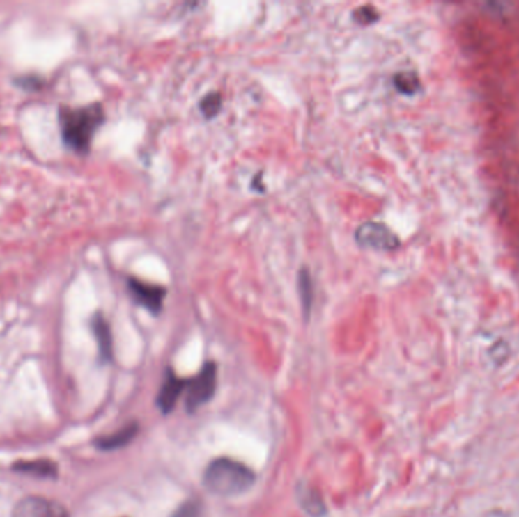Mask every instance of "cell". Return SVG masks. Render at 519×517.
<instances>
[{
    "instance_id": "52a82bcc",
    "label": "cell",
    "mask_w": 519,
    "mask_h": 517,
    "mask_svg": "<svg viewBox=\"0 0 519 517\" xmlns=\"http://www.w3.org/2000/svg\"><path fill=\"white\" fill-rule=\"evenodd\" d=\"M187 387V379H180L172 370L166 372L163 384L157 396V406L163 414H169L175 408L180 396Z\"/></svg>"
},
{
    "instance_id": "3957f363",
    "label": "cell",
    "mask_w": 519,
    "mask_h": 517,
    "mask_svg": "<svg viewBox=\"0 0 519 517\" xmlns=\"http://www.w3.org/2000/svg\"><path fill=\"white\" fill-rule=\"evenodd\" d=\"M217 384V370L215 363H207L193 379H187L185 408L189 413L196 411L210 402L215 396Z\"/></svg>"
},
{
    "instance_id": "9a60e30c",
    "label": "cell",
    "mask_w": 519,
    "mask_h": 517,
    "mask_svg": "<svg viewBox=\"0 0 519 517\" xmlns=\"http://www.w3.org/2000/svg\"><path fill=\"white\" fill-rule=\"evenodd\" d=\"M353 19L359 24H362V26H368V24L375 23L380 19V14L372 5H364L354 10Z\"/></svg>"
},
{
    "instance_id": "ac0fdd59",
    "label": "cell",
    "mask_w": 519,
    "mask_h": 517,
    "mask_svg": "<svg viewBox=\"0 0 519 517\" xmlns=\"http://www.w3.org/2000/svg\"><path fill=\"white\" fill-rule=\"evenodd\" d=\"M509 357V347L504 343L493 344L490 349V358L495 364H503Z\"/></svg>"
},
{
    "instance_id": "ba28073f",
    "label": "cell",
    "mask_w": 519,
    "mask_h": 517,
    "mask_svg": "<svg viewBox=\"0 0 519 517\" xmlns=\"http://www.w3.org/2000/svg\"><path fill=\"white\" fill-rule=\"evenodd\" d=\"M91 329L93 334L96 337L98 349H99V357L104 363H109L113 360V335H111V328L104 315L96 312L91 319Z\"/></svg>"
},
{
    "instance_id": "e0dca14e",
    "label": "cell",
    "mask_w": 519,
    "mask_h": 517,
    "mask_svg": "<svg viewBox=\"0 0 519 517\" xmlns=\"http://www.w3.org/2000/svg\"><path fill=\"white\" fill-rule=\"evenodd\" d=\"M14 82L17 87H20L26 91H38L45 87V81H42L40 76H33V74L20 76V78H17Z\"/></svg>"
},
{
    "instance_id": "5bb4252c",
    "label": "cell",
    "mask_w": 519,
    "mask_h": 517,
    "mask_svg": "<svg viewBox=\"0 0 519 517\" xmlns=\"http://www.w3.org/2000/svg\"><path fill=\"white\" fill-rule=\"evenodd\" d=\"M199 109L207 118L216 117L220 113V109H222V97H220V95L216 91L208 93V95L201 100Z\"/></svg>"
},
{
    "instance_id": "8992f818",
    "label": "cell",
    "mask_w": 519,
    "mask_h": 517,
    "mask_svg": "<svg viewBox=\"0 0 519 517\" xmlns=\"http://www.w3.org/2000/svg\"><path fill=\"white\" fill-rule=\"evenodd\" d=\"M11 517H70L59 502L41 496H28L17 502Z\"/></svg>"
},
{
    "instance_id": "7c38bea8",
    "label": "cell",
    "mask_w": 519,
    "mask_h": 517,
    "mask_svg": "<svg viewBox=\"0 0 519 517\" xmlns=\"http://www.w3.org/2000/svg\"><path fill=\"white\" fill-rule=\"evenodd\" d=\"M297 290H300L304 315L305 317H310V310L313 303V283L307 269L300 270V275H297Z\"/></svg>"
},
{
    "instance_id": "8fae6325",
    "label": "cell",
    "mask_w": 519,
    "mask_h": 517,
    "mask_svg": "<svg viewBox=\"0 0 519 517\" xmlns=\"http://www.w3.org/2000/svg\"><path fill=\"white\" fill-rule=\"evenodd\" d=\"M297 501L304 508V511L311 517H323L327 513L325 504H323L320 495L316 490L310 487H297Z\"/></svg>"
},
{
    "instance_id": "5b68a950",
    "label": "cell",
    "mask_w": 519,
    "mask_h": 517,
    "mask_svg": "<svg viewBox=\"0 0 519 517\" xmlns=\"http://www.w3.org/2000/svg\"><path fill=\"white\" fill-rule=\"evenodd\" d=\"M127 290H130L134 302L150 311L152 315L158 316L161 310H163V302L167 293L164 287L130 278L127 279Z\"/></svg>"
},
{
    "instance_id": "30bf717a",
    "label": "cell",
    "mask_w": 519,
    "mask_h": 517,
    "mask_svg": "<svg viewBox=\"0 0 519 517\" xmlns=\"http://www.w3.org/2000/svg\"><path fill=\"white\" fill-rule=\"evenodd\" d=\"M13 470L31 475L37 478H56L58 468L56 464L49 460H32V461H19L13 466Z\"/></svg>"
},
{
    "instance_id": "4fadbf2b",
    "label": "cell",
    "mask_w": 519,
    "mask_h": 517,
    "mask_svg": "<svg viewBox=\"0 0 519 517\" xmlns=\"http://www.w3.org/2000/svg\"><path fill=\"white\" fill-rule=\"evenodd\" d=\"M394 86L401 95L413 96L421 88V81L415 72H399L394 76Z\"/></svg>"
},
{
    "instance_id": "2e32d148",
    "label": "cell",
    "mask_w": 519,
    "mask_h": 517,
    "mask_svg": "<svg viewBox=\"0 0 519 517\" xmlns=\"http://www.w3.org/2000/svg\"><path fill=\"white\" fill-rule=\"evenodd\" d=\"M202 505L198 501H187L181 507H178L172 517H201Z\"/></svg>"
},
{
    "instance_id": "7a4b0ae2",
    "label": "cell",
    "mask_w": 519,
    "mask_h": 517,
    "mask_svg": "<svg viewBox=\"0 0 519 517\" xmlns=\"http://www.w3.org/2000/svg\"><path fill=\"white\" fill-rule=\"evenodd\" d=\"M203 487L217 496H235L248 491L255 482V473L239 461L217 459L203 473Z\"/></svg>"
},
{
    "instance_id": "9c48e42d",
    "label": "cell",
    "mask_w": 519,
    "mask_h": 517,
    "mask_svg": "<svg viewBox=\"0 0 519 517\" xmlns=\"http://www.w3.org/2000/svg\"><path fill=\"white\" fill-rule=\"evenodd\" d=\"M137 432H139L137 423H130V425H126L125 428L116 431L114 434L98 438L96 446L100 449V451H116V449H121L130 445L135 438V436H137Z\"/></svg>"
},
{
    "instance_id": "277c9868",
    "label": "cell",
    "mask_w": 519,
    "mask_h": 517,
    "mask_svg": "<svg viewBox=\"0 0 519 517\" xmlns=\"http://www.w3.org/2000/svg\"><path fill=\"white\" fill-rule=\"evenodd\" d=\"M355 240L366 248L377 250H394L399 248L398 235L380 222H366L357 228Z\"/></svg>"
},
{
    "instance_id": "6da1fadb",
    "label": "cell",
    "mask_w": 519,
    "mask_h": 517,
    "mask_svg": "<svg viewBox=\"0 0 519 517\" xmlns=\"http://www.w3.org/2000/svg\"><path fill=\"white\" fill-rule=\"evenodd\" d=\"M59 131L63 143L79 155L88 154L95 134L105 123V111L100 104L79 108H59Z\"/></svg>"
}]
</instances>
